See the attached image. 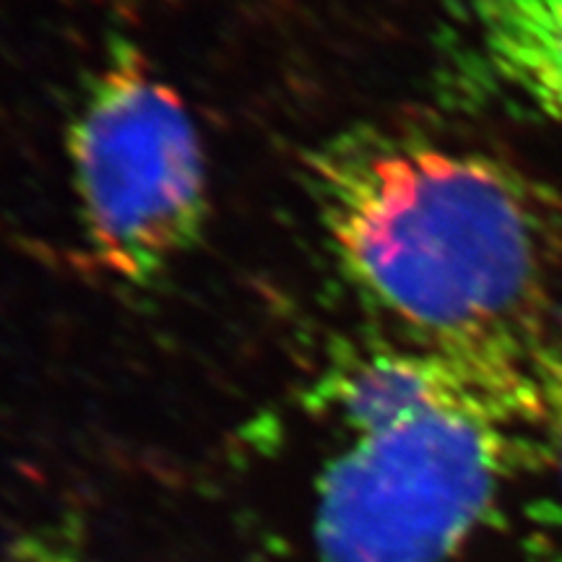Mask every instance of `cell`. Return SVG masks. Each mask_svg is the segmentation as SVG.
I'll use <instances>...</instances> for the list:
<instances>
[{
    "label": "cell",
    "mask_w": 562,
    "mask_h": 562,
    "mask_svg": "<svg viewBox=\"0 0 562 562\" xmlns=\"http://www.w3.org/2000/svg\"><path fill=\"white\" fill-rule=\"evenodd\" d=\"M13 562H79L76 558H68V554L60 552H50V550H40V552H26L19 554Z\"/></svg>",
    "instance_id": "obj_6"
},
{
    "label": "cell",
    "mask_w": 562,
    "mask_h": 562,
    "mask_svg": "<svg viewBox=\"0 0 562 562\" xmlns=\"http://www.w3.org/2000/svg\"><path fill=\"white\" fill-rule=\"evenodd\" d=\"M375 336L313 391L351 442L321 474V562H446L539 463V355Z\"/></svg>",
    "instance_id": "obj_2"
},
{
    "label": "cell",
    "mask_w": 562,
    "mask_h": 562,
    "mask_svg": "<svg viewBox=\"0 0 562 562\" xmlns=\"http://www.w3.org/2000/svg\"><path fill=\"white\" fill-rule=\"evenodd\" d=\"M339 269L385 334L430 347L547 339L562 195L492 154L355 128L311 159Z\"/></svg>",
    "instance_id": "obj_1"
},
{
    "label": "cell",
    "mask_w": 562,
    "mask_h": 562,
    "mask_svg": "<svg viewBox=\"0 0 562 562\" xmlns=\"http://www.w3.org/2000/svg\"><path fill=\"white\" fill-rule=\"evenodd\" d=\"M539 391H542V417H539L537 472L552 476L562 501V344L558 339H550L539 355Z\"/></svg>",
    "instance_id": "obj_5"
},
{
    "label": "cell",
    "mask_w": 562,
    "mask_h": 562,
    "mask_svg": "<svg viewBox=\"0 0 562 562\" xmlns=\"http://www.w3.org/2000/svg\"><path fill=\"white\" fill-rule=\"evenodd\" d=\"M467 9L492 79L562 128V0H467Z\"/></svg>",
    "instance_id": "obj_4"
},
{
    "label": "cell",
    "mask_w": 562,
    "mask_h": 562,
    "mask_svg": "<svg viewBox=\"0 0 562 562\" xmlns=\"http://www.w3.org/2000/svg\"><path fill=\"white\" fill-rule=\"evenodd\" d=\"M83 243L110 277L151 284L209 220L203 140L182 97L131 42H115L68 131Z\"/></svg>",
    "instance_id": "obj_3"
}]
</instances>
